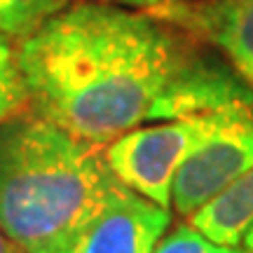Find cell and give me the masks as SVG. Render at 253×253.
Masks as SVG:
<instances>
[{
    "label": "cell",
    "instance_id": "1",
    "mask_svg": "<svg viewBox=\"0 0 253 253\" xmlns=\"http://www.w3.org/2000/svg\"><path fill=\"white\" fill-rule=\"evenodd\" d=\"M17 66L31 110L94 145L143 122L253 106V89L162 21L91 0L24 38Z\"/></svg>",
    "mask_w": 253,
    "mask_h": 253
},
{
    "label": "cell",
    "instance_id": "10",
    "mask_svg": "<svg viewBox=\"0 0 253 253\" xmlns=\"http://www.w3.org/2000/svg\"><path fill=\"white\" fill-rule=\"evenodd\" d=\"M155 253H246L239 246L216 244L192 225H178L169 237H162Z\"/></svg>",
    "mask_w": 253,
    "mask_h": 253
},
{
    "label": "cell",
    "instance_id": "4",
    "mask_svg": "<svg viewBox=\"0 0 253 253\" xmlns=\"http://www.w3.org/2000/svg\"><path fill=\"white\" fill-rule=\"evenodd\" d=\"M167 225L169 209L118 181L61 253H155Z\"/></svg>",
    "mask_w": 253,
    "mask_h": 253
},
{
    "label": "cell",
    "instance_id": "14",
    "mask_svg": "<svg viewBox=\"0 0 253 253\" xmlns=\"http://www.w3.org/2000/svg\"><path fill=\"white\" fill-rule=\"evenodd\" d=\"M17 253H21V251H17Z\"/></svg>",
    "mask_w": 253,
    "mask_h": 253
},
{
    "label": "cell",
    "instance_id": "8",
    "mask_svg": "<svg viewBox=\"0 0 253 253\" xmlns=\"http://www.w3.org/2000/svg\"><path fill=\"white\" fill-rule=\"evenodd\" d=\"M68 0H0V33L28 38L47 19L66 9Z\"/></svg>",
    "mask_w": 253,
    "mask_h": 253
},
{
    "label": "cell",
    "instance_id": "5",
    "mask_svg": "<svg viewBox=\"0 0 253 253\" xmlns=\"http://www.w3.org/2000/svg\"><path fill=\"white\" fill-rule=\"evenodd\" d=\"M249 169H253V110L207 138L181 164L171 188L173 209L190 218Z\"/></svg>",
    "mask_w": 253,
    "mask_h": 253
},
{
    "label": "cell",
    "instance_id": "11",
    "mask_svg": "<svg viewBox=\"0 0 253 253\" xmlns=\"http://www.w3.org/2000/svg\"><path fill=\"white\" fill-rule=\"evenodd\" d=\"M91 2H115V5H126V7L150 9V12H162L173 5H178L181 0H91Z\"/></svg>",
    "mask_w": 253,
    "mask_h": 253
},
{
    "label": "cell",
    "instance_id": "12",
    "mask_svg": "<svg viewBox=\"0 0 253 253\" xmlns=\"http://www.w3.org/2000/svg\"><path fill=\"white\" fill-rule=\"evenodd\" d=\"M19 249L14 244H12V242H9L7 237L2 235V232H0V253H17Z\"/></svg>",
    "mask_w": 253,
    "mask_h": 253
},
{
    "label": "cell",
    "instance_id": "7",
    "mask_svg": "<svg viewBox=\"0 0 253 253\" xmlns=\"http://www.w3.org/2000/svg\"><path fill=\"white\" fill-rule=\"evenodd\" d=\"M197 232L223 246H239L253 225V169L190 216Z\"/></svg>",
    "mask_w": 253,
    "mask_h": 253
},
{
    "label": "cell",
    "instance_id": "6",
    "mask_svg": "<svg viewBox=\"0 0 253 253\" xmlns=\"http://www.w3.org/2000/svg\"><path fill=\"white\" fill-rule=\"evenodd\" d=\"M160 14L207 36L225 52L230 63L253 89V0H213L197 7L173 5Z\"/></svg>",
    "mask_w": 253,
    "mask_h": 253
},
{
    "label": "cell",
    "instance_id": "9",
    "mask_svg": "<svg viewBox=\"0 0 253 253\" xmlns=\"http://www.w3.org/2000/svg\"><path fill=\"white\" fill-rule=\"evenodd\" d=\"M26 103V91L21 84L17 66V52L12 47V38L0 33V125L14 115Z\"/></svg>",
    "mask_w": 253,
    "mask_h": 253
},
{
    "label": "cell",
    "instance_id": "13",
    "mask_svg": "<svg viewBox=\"0 0 253 253\" xmlns=\"http://www.w3.org/2000/svg\"><path fill=\"white\" fill-rule=\"evenodd\" d=\"M242 244H244V251L246 253H253V225L249 227V232L244 235V242H242Z\"/></svg>",
    "mask_w": 253,
    "mask_h": 253
},
{
    "label": "cell",
    "instance_id": "3",
    "mask_svg": "<svg viewBox=\"0 0 253 253\" xmlns=\"http://www.w3.org/2000/svg\"><path fill=\"white\" fill-rule=\"evenodd\" d=\"M253 106L202 113L192 118L169 120L160 125L136 126L118 136L106 148L110 171L126 188L148 197L160 207H171V188L176 171L207 138L220 131Z\"/></svg>",
    "mask_w": 253,
    "mask_h": 253
},
{
    "label": "cell",
    "instance_id": "2",
    "mask_svg": "<svg viewBox=\"0 0 253 253\" xmlns=\"http://www.w3.org/2000/svg\"><path fill=\"white\" fill-rule=\"evenodd\" d=\"M118 181L106 150L33 110L0 125V232L21 253H61Z\"/></svg>",
    "mask_w": 253,
    "mask_h": 253
}]
</instances>
